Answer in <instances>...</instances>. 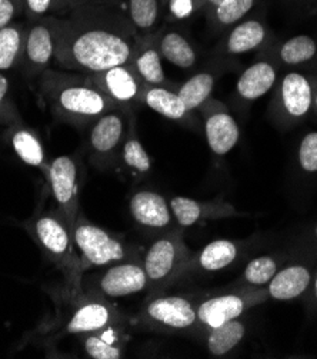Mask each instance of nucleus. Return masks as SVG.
<instances>
[{
	"mask_svg": "<svg viewBox=\"0 0 317 359\" xmlns=\"http://www.w3.org/2000/svg\"><path fill=\"white\" fill-rule=\"evenodd\" d=\"M57 62L70 70L100 74L108 69L126 65L132 56V46L123 36L90 25L70 20L57 29Z\"/></svg>",
	"mask_w": 317,
	"mask_h": 359,
	"instance_id": "nucleus-1",
	"label": "nucleus"
},
{
	"mask_svg": "<svg viewBox=\"0 0 317 359\" xmlns=\"http://www.w3.org/2000/svg\"><path fill=\"white\" fill-rule=\"evenodd\" d=\"M31 233L46 255L66 273L75 288H80L82 268L73 242L72 226L56 210L45 212L33 222Z\"/></svg>",
	"mask_w": 317,
	"mask_h": 359,
	"instance_id": "nucleus-2",
	"label": "nucleus"
},
{
	"mask_svg": "<svg viewBox=\"0 0 317 359\" xmlns=\"http://www.w3.org/2000/svg\"><path fill=\"white\" fill-rule=\"evenodd\" d=\"M192 252L179 232H167L149 246L143 259L149 286L155 291L179 278L192 265Z\"/></svg>",
	"mask_w": 317,
	"mask_h": 359,
	"instance_id": "nucleus-3",
	"label": "nucleus"
},
{
	"mask_svg": "<svg viewBox=\"0 0 317 359\" xmlns=\"http://www.w3.org/2000/svg\"><path fill=\"white\" fill-rule=\"evenodd\" d=\"M73 242L80 259L82 272L103 268L130 258L126 243L106 229L78 217L73 228Z\"/></svg>",
	"mask_w": 317,
	"mask_h": 359,
	"instance_id": "nucleus-4",
	"label": "nucleus"
},
{
	"mask_svg": "<svg viewBox=\"0 0 317 359\" xmlns=\"http://www.w3.org/2000/svg\"><path fill=\"white\" fill-rule=\"evenodd\" d=\"M62 82L57 86L52 83L49 89L50 103L62 118L79 123L101 116L109 109L111 102L100 89L72 81Z\"/></svg>",
	"mask_w": 317,
	"mask_h": 359,
	"instance_id": "nucleus-5",
	"label": "nucleus"
},
{
	"mask_svg": "<svg viewBox=\"0 0 317 359\" xmlns=\"http://www.w3.org/2000/svg\"><path fill=\"white\" fill-rule=\"evenodd\" d=\"M142 315L148 325L169 332H185L199 325L197 305L179 295L153 298L146 304Z\"/></svg>",
	"mask_w": 317,
	"mask_h": 359,
	"instance_id": "nucleus-6",
	"label": "nucleus"
},
{
	"mask_svg": "<svg viewBox=\"0 0 317 359\" xmlns=\"http://www.w3.org/2000/svg\"><path fill=\"white\" fill-rule=\"evenodd\" d=\"M46 176L56 203V212L73 228L79 217V173L76 162L70 156H57L49 163Z\"/></svg>",
	"mask_w": 317,
	"mask_h": 359,
	"instance_id": "nucleus-7",
	"label": "nucleus"
},
{
	"mask_svg": "<svg viewBox=\"0 0 317 359\" xmlns=\"http://www.w3.org/2000/svg\"><path fill=\"white\" fill-rule=\"evenodd\" d=\"M265 301V294L255 292H230L204 299L197 305L199 325L210 331L225 322L239 319L251 306Z\"/></svg>",
	"mask_w": 317,
	"mask_h": 359,
	"instance_id": "nucleus-8",
	"label": "nucleus"
},
{
	"mask_svg": "<svg viewBox=\"0 0 317 359\" xmlns=\"http://www.w3.org/2000/svg\"><path fill=\"white\" fill-rule=\"evenodd\" d=\"M149 286L143 264L126 259L113 264L97 279V292L108 299L130 297L145 291Z\"/></svg>",
	"mask_w": 317,
	"mask_h": 359,
	"instance_id": "nucleus-9",
	"label": "nucleus"
},
{
	"mask_svg": "<svg viewBox=\"0 0 317 359\" xmlns=\"http://www.w3.org/2000/svg\"><path fill=\"white\" fill-rule=\"evenodd\" d=\"M116 309L101 298L89 297L79 302L63 325L64 335H87L103 332L118 322Z\"/></svg>",
	"mask_w": 317,
	"mask_h": 359,
	"instance_id": "nucleus-10",
	"label": "nucleus"
},
{
	"mask_svg": "<svg viewBox=\"0 0 317 359\" xmlns=\"http://www.w3.org/2000/svg\"><path fill=\"white\" fill-rule=\"evenodd\" d=\"M132 219L143 229L163 232L167 231L174 218L170 203L163 195L155 191H137L132 195L129 202Z\"/></svg>",
	"mask_w": 317,
	"mask_h": 359,
	"instance_id": "nucleus-11",
	"label": "nucleus"
},
{
	"mask_svg": "<svg viewBox=\"0 0 317 359\" xmlns=\"http://www.w3.org/2000/svg\"><path fill=\"white\" fill-rule=\"evenodd\" d=\"M170 209L174 221L182 228H190L206 219L225 218L229 215H237L230 205L219 202H199L186 196H173Z\"/></svg>",
	"mask_w": 317,
	"mask_h": 359,
	"instance_id": "nucleus-12",
	"label": "nucleus"
},
{
	"mask_svg": "<svg viewBox=\"0 0 317 359\" xmlns=\"http://www.w3.org/2000/svg\"><path fill=\"white\" fill-rule=\"evenodd\" d=\"M94 75L97 88L116 102H130L139 95V81L126 65Z\"/></svg>",
	"mask_w": 317,
	"mask_h": 359,
	"instance_id": "nucleus-13",
	"label": "nucleus"
},
{
	"mask_svg": "<svg viewBox=\"0 0 317 359\" xmlns=\"http://www.w3.org/2000/svg\"><path fill=\"white\" fill-rule=\"evenodd\" d=\"M204 130L211 152L219 156L227 155L236 147L240 136L236 121L226 112L211 114L206 119Z\"/></svg>",
	"mask_w": 317,
	"mask_h": 359,
	"instance_id": "nucleus-14",
	"label": "nucleus"
},
{
	"mask_svg": "<svg viewBox=\"0 0 317 359\" xmlns=\"http://www.w3.org/2000/svg\"><path fill=\"white\" fill-rule=\"evenodd\" d=\"M310 283V272L302 265H292L276 272L267 283V294L276 301H292L300 297Z\"/></svg>",
	"mask_w": 317,
	"mask_h": 359,
	"instance_id": "nucleus-15",
	"label": "nucleus"
},
{
	"mask_svg": "<svg viewBox=\"0 0 317 359\" xmlns=\"http://www.w3.org/2000/svg\"><path fill=\"white\" fill-rule=\"evenodd\" d=\"M125 133V121L116 114H104L94 123L90 132V147L94 154L104 156L112 154Z\"/></svg>",
	"mask_w": 317,
	"mask_h": 359,
	"instance_id": "nucleus-16",
	"label": "nucleus"
},
{
	"mask_svg": "<svg viewBox=\"0 0 317 359\" xmlns=\"http://www.w3.org/2000/svg\"><path fill=\"white\" fill-rule=\"evenodd\" d=\"M24 53L33 67H45L56 53V33L45 23L34 26L26 38Z\"/></svg>",
	"mask_w": 317,
	"mask_h": 359,
	"instance_id": "nucleus-17",
	"label": "nucleus"
},
{
	"mask_svg": "<svg viewBox=\"0 0 317 359\" xmlns=\"http://www.w3.org/2000/svg\"><path fill=\"white\" fill-rule=\"evenodd\" d=\"M276 81V72L272 65L259 62L246 69L237 82V92L241 97L255 100L266 95Z\"/></svg>",
	"mask_w": 317,
	"mask_h": 359,
	"instance_id": "nucleus-18",
	"label": "nucleus"
},
{
	"mask_svg": "<svg viewBox=\"0 0 317 359\" xmlns=\"http://www.w3.org/2000/svg\"><path fill=\"white\" fill-rule=\"evenodd\" d=\"M281 99L292 116H303L311 104V89L307 79L299 74H289L281 82Z\"/></svg>",
	"mask_w": 317,
	"mask_h": 359,
	"instance_id": "nucleus-19",
	"label": "nucleus"
},
{
	"mask_svg": "<svg viewBox=\"0 0 317 359\" xmlns=\"http://www.w3.org/2000/svg\"><path fill=\"white\" fill-rule=\"evenodd\" d=\"M239 254L233 241L216 239L207 243L197 255V266L206 272H218L230 266Z\"/></svg>",
	"mask_w": 317,
	"mask_h": 359,
	"instance_id": "nucleus-20",
	"label": "nucleus"
},
{
	"mask_svg": "<svg viewBox=\"0 0 317 359\" xmlns=\"http://www.w3.org/2000/svg\"><path fill=\"white\" fill-rule=\"evenodd\" d=\"M207 332V351L213 356H223L233 351L241 342L246 335V327L239 318L225 322V324Z\"/></svg>",
	"mask_w": 317,
	"mask_h": 359,
	"instance_id": "nucleus-21",
	"label": "nucleus"
},
{
	"mask_svg": "<svg viewBox=\"0 0 317 359\" xmlns=\"http://www.w3.org/2000/svg\"><path fill=\"white\" fill-rule=\"evenodd\" d=\"M143 99L150 109L171 121H181L189 114L178 93L160 86H153L148 89Z\"/></svg>",
	"mask_w": 317,
	"mask_h": 359,
	"instance_id": "nucleus-22",
	"label": "nucleus"
},
{
	"mask_svg": "<svg viewBox=\"0 0 317 359\" xmlns=\"http://www.w3.org/2000/svg\"><path fill=\"white\" fill-rule=\"evenodd\" d=\"M12 147L16 155L29 166L39 168L48 173L45 149L39 137L27 129H19L12 136Z\"/></svg>",
	"mask_w": 317,
	"mask_h": 359,
	"instance_id": "nucleus-23",
	"label": "nucleus"
},
{
	"mask_svg": "<svg viewBox=\"0 0 317 359\" xmlns=\"http://www.w3.org/2000/svg\"><path fill=\"white\" fill-rule=\"evenodd\" d=\"M160 52L166 60L178 67L188 69L196 62L193 48L179 33H167L160 43Z\"/></svg>",
	"mask_w": 317,
	"mask_h": 359,
	"instance_id": "nucleus-24",
	"label": "nucleus"
},
{
	"mask_svg": "<svg viewBox=\"0 0 317 359\" xmlns=\"http://www.w3.org/2000/svg\"><path fill=\"white\" fill-rule=\"evenodd\" d=\"M265 39V29L259 22L251 20L237 26L229 38L227 50L239 55L258 48Z\"/></svg>",
	"mask_w": 317,
	"mask_h": 359,
	"instance_id": "nucleus-25",
	"label": "nucleus"
},
{
	"mask_svg": "<svg viewBox=\"0 0 317 359\" xmlns=\"http://www.w3.org/2000/svg\"><path fill=\"white\" fill-rule=\"evenodd\" d=\"M215 86V78L210 74H197L190 78L178 92L182 102L185 103L186 109L190 112L197 109L210 96Z\"/></svg>",
	"mask_w": 317,
	"mask_h": 359,
	"instance_id": "nucleus-26",
	"label": "nucleus"
},
{
	"mask_svg": "<svg viewBox=\"0 0 317 359\" xmlns=\"http://www.w3.org/2000/svg\"><path fill=\"white\" fill-rule=\"evenodd\" d=\"M23 49V36L17 27L0 29V70L10 69Z\"/></svg>",
	"mask_w": 317,
	"mask_h": 359,
	"instance_id": "nucleus-27",
	"label": "nucleus"
},
{
	"mask_svg": "<svg viewBox=\"0 0 317 359\" xmlns=\"http://www.w3.org/2000/svg\"><path fill=\"white\" fill-rule=\"evenodd\" d=\"M136 70L140 78L153 86H159L166 81L160 55L155 49H148L137 56Z\"/></svg>",
	"mask_w": 317,
	"mask_h": 359,
	"instance_id": "nucleus-28",
	"label": "nucleus"
},
{
	"mask_svg": "<svg viewBox=\"0 0 317 359\" xmlns=\"http://www.w3.org/2000/svg\"><path fill=\"white\" fill-rule=\"evenodd\" d=\"M83 348L92 359H120L123 356V349L101 332L83 335Z\"/></svg>",
	"mask_w": 317,
	"mask_h": 359,
	"instance_id": "nucleus-29",
	"label": "nucleus"
},
{
	"mask_svg": "<svg viewBox=\"0 0 317 359\" xmlns=\"http://www.w3.org/2000/svg\"><path fill=\"white\" fill-rule=\"evenodd\" d=\"M277 272V262L272 257H258L244 269L243 279L252 286L267 285Z\"/></svg>",
	"mask_w": 317,
	"mask_h": 359,
	"instance_id": "nucleus-30",
	"label": "nucleus"
},
{
	"mask_svg": "<svg viewBox=\"0 0 317 359\" xmlns=\"http://www.w3.org/2000/svg\"><path fill=\"white\" fill-rule=\"evenodd\" d=\"M316 53V43L309 36H296L281 46L280 56L285 63L297 65L311 59Z\"/></svg>",
	"mask_w": 317,
	"mask_h": 359,
	"instance_id": "nucleus-31",
	"label": "nucleus"
},
{
	"mask_svg": "<svg viewBox=\"0 0 317 359\" xmlns=\"http://www.w3.org/2000/svg\"><path fill=\"white\" fill-rule=\"evenodd\" d=\"M122 156H123L125 165L134 175H146L150 172V168H152L150 156L142 147V143H140L136 137H132L125 143Z\"/></svg>",
	"mask_w": 317,
	"mask_h": 359,
	"instance_id": "nucleus-32",
	"label": "nucleus"
},
{
	"mask_svg": "<svg viewBox=\"0 0 317 359\" xmlns=\"http://www.w3.org/2000/svg\"><path fill=\"white\" fill-rule=\"evenodd\" d=\"M130 16L136 26L148 29L157 18L156 0H130Z\"/></svg>",
	"mask_w": 317,
	"mask_h": 359,
	"instance_id": "nucleus-33",
	"label": "nucleus"
},
{
	"mask_svg": "<svg viewBox=\"0 0 317 359\" xmlns=\"http://www.w3.org/2000/svg\"><path fill=\"white\" fill-rule=\"evenodd\" d=\"M253 6V0H225L218 6V19L230 25L243 18Z\"/></svg>",
	"mask_w": 317,
	"mask_h": 359,
	"instance_id": "nucleus-34",
	"label": "nucleus"
},
{
	"mask_svg": "<svg viewBox=\"0 0 317 359\" xmlns=\"http://www.w3.org/2000/svg\"><path fill=\"white\" fill-rule=\"evenodd\" d=\"M299 162L306 172H317V132H311L303 137Z\"/></svg>",
	"mask_w": 317,
	"mask_h": 359,
	"instance_id": "nucleus-35",
	"label": "nucleus"
},
{
	"mask_svg": "<svg viewBox=\"0 0 317 359\" xmlns=\"http://www.w3.org/2000/svg\"><path fill=\"white\" fill-rule=\"evenodd\" d=\"M15 5L12 0H0V29L6 27L15 16Z\"/></svg>",
	"mask_w": 317,
	"mask_h": 359,
	"instance_id": "nucleus-36",
	"label": "nucleus"
},
{
	"mask_svg": "<svg viewBox=\"0 0 317 359\" xmlns=\"http://www.w3.org/2000/svg\"><path fill=\"white\" fill-rule=\"evenodd\" d=\"M170 9L174 13V16L186 18L190 15V12L193 9V4H192V0H171Z\"/></svg>",
	"mask_w": 317,
	"mask_h": 359,
	"instance_id": "nucleus-37",
	"label": "nucleus"
},
{
	"mask_svg": "<svg viewBox=\"0 0 317 359\" xmlns=\"http://www.w3.org/2000/svg\"><path fill=\"white\" fill-rule=\"evenodd\" d=\"M26 2L29 9L38 15L46 13L52 5V0H26Z\"/></svg>",
	"mask_w": 317,
	"mask_h": 359,
	"instance_id": "nucleus-38",
	"label": "nucleus"
},
{
	"mask_svg": "<svg viewBox=\"0 0 317 359\" xmlns=\"http://www.w3.org/2000/svg\"><path fill=\"white\" fill-rule=\"evenodd\" d=\"M8 90H9V81L5 75L0 74V104H2V102L5 100Z\"/></svg>",
	"mask_w": 317,
	"mask_h": 359,
	"instance_id": "nucleus-39",
	"label": "nucleus"
},
{
	"mask_svg": "<svg viewBox=\"0 0 317 359\" xmlns=\"http://www.w3.org/2000/svg\"><path fill=\"white\" fill-rule=\"evenodd\" d=\"M222 2H225V0H210V4H213L215 6H219Z\"/></svg>",
	"mask_w": 317,
	"mask_h": 359,
	"instance_id": "nucleus-40",
	"label": "nucleus"
},
{
	"mask_svg": "<svg viewBox=\"0 0 317 359\" xmlns=\"http://www.w3.org/2000/svg\"><path fill=\"white\" fill-rule=\"evenodd\" d=\"M314 295H316V299H317V276H316V280H314Z\"/></svg>",
	"mask_w": 317,
	"mask_h": 359,
	"instance_id": "nucleus-41",
	"label": "nucleus"
},
{
	"mask_svg": "<svg viewBox=\"0 0 317 359\" xmlns=\"http://www.w3.org/2000/svg\"><path fill=\"white\" fill-rule=\"evenodd\" d=\"M314 232H316V236H317V226H316V231H314Z\"/></svg>",
	"mask_w": 317,
	"mask_h": 359,
	"instance_id": "nucleus-42",
	"label": "nucleus"
},
{
	"mask_svg": "<svg viewBox=\"0 0 317 359\" xmlns=\"http://www.w3.org/2000/svg\"><path fill=\"white\" fill-rule=\"evenodd\" d=\"M316 104H317V96H316Z\"/></svg>",
	"mask_w": 317,
	"mask_h": 359,
	"instance_id": "nucleus-43",
	"label": "nucleus"
}]
</instances>
